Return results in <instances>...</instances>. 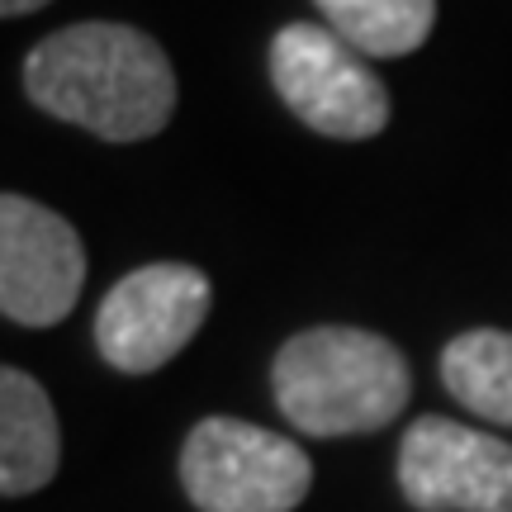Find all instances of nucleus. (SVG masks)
Returning <instances> with one entry per match:
<instances>
[{"label": "nucleus", "mask_w": 512, "mask_h": 512, "mask_svg": "<svg viewBox=\"0 0 512 512\" xmlns=\"http://www.w3.org/2000/svg\"><path fill=\"white\" fill-rule=\"evenodd\" d=\"M328 29L361 57H408L432 38L437 0H313Z\"/></svg>", "instance_id": "obj_9"}, {"label": "nucleus", "mask_w": 512, "mask_h": 512, "mask_svg": "<svg viewBox=\"0 0 512 512\" xmlns=\"http://www.w3.org/2000/svg\"><path fill=\"white\" fill-rule=\"evenodd\" d=\"M271 81L294 119L323 138L361 143L389 124V91L328 24H285L271 38Z\"/></svg>", "instance_id": "obj_4"}, {"label": "nucleus", "mask_w": 512, "mask_h": 512, "mask_svg": "<svg viewBox=\"0 0 512 512\" xmlns=\"http://www.w3.org/2000/svg\"><path fill=\"white\" fill-rule=\"evenodd\" d=\"M86 285V247L48 204L0 195V313L24 328H53Z\"/></svg>", "instance_id": "obj_6"}, {"label": "nucleus", "mask_w": 512, "mask_h": 512, "mask_svg": "<svg viewBox=\"0 0 512 512\" xmlns=\"http://www.w3.org/2000/svg\"><path fill=\"white\" fill-rule=\"evenodd\" d=\"M441 380L470 413L498 422V427H512V332H460L441 351Z\"/></svg>", "instance_id": "obj_10"}, {"label": "nucleus", "mask_w": 512, "mask_h": 512, "mask_svg": "<svg viewBox=\"0 0 512 512\" xmlns=\"http://www.w3.org/2000/svg\"><path fill=\"white\" fill-rule=\"evenodd\" d=\"M214 304L209 275L185 261H152L128 271L95 313V347L124 375H152L181 356Z\"/></svg>", "instance_id": "obj_5"}, {"label": "nucleus", "mask_w": 512, "mask_h": 512, "mask_svg": "<svg viewBox=\"0 0 512 512\" xmlns=\"http://www.w3.org/2000/svg\"><path fill=\"white\" fill-rule=\"evenodd\" d=\"M24 91L43 114L105 143L152 138L176 114V72L162 43L114 19L48 34L24 62Z\"/></svg>", "instance_id": "obj_1"}, {"label": "nucleus", "mask_w": 512, "mask_h": 512, "mask_svg": "<svg viewBox=\"0 0 512 512\" xmlns=\"http://www.w3.org/2000/svg\"><path fill=\"white\" fill-rule=\"evenodd\" d=\"M181 484L200 512H294L313 489V465L271 427L204 418L181 446Z\"/></svg>", "instance_id": "obj_3"}, {"label": "nucleus", "mask_w": 512, "mask_h": 512, "mask_svg": "<svg viewBox=\"0 0 512 512\" xmlns=\"http://www.w3.org/2000/svg\"><path fill=\"white\" fill-rule=\"evenodd\" d=\"M403 498L418 512H512V446L451 418H418L399 446Z\"/></svg>", "instance_id": "obj_7"}, {"label": "nucleus", "mask_w": 512, "mask_h": 512, "mask_svg": "<svg viewBox=\"0 0 512 512\" xmlns=\"http://www.w3.org/2000/svg\"><path fill=\"white\" fill-rule=\"evenodd\" d=\"M62 460V427H57L48 389L15 366H0V494H38L53 484Z\"/></svg>", "instance_id": "obj_8"}, {"label": "nucleus", "mask_w": 512, "mask_h": 512, "mask_svg": "<svg viewBox=\"0 0 512 512\" xmlns=\"http://www.w3.org/2000/svg\"><path fill=\"white\" fill-rule=\"evenodd\" d=\"M43 5H53V0H0V19H15V15H34Z\"/></svg>", "instance_id": "obj_11"}, {"label": "nucleus", "mask_w": 512, "mask_h": 512, "mask_svg": "<svg viewBox=\"0 0 512 512\" xmlns=\"http://www.w3.org/2000/svg\"><path fill=\"white\" fill-rule=\"evenodd\" d=\"M271 389L304 437H361L399 418L413 375L380 332L309 328L275 351Z\"/></svg>", "instance_id": "obj_2"}]
</instances>
